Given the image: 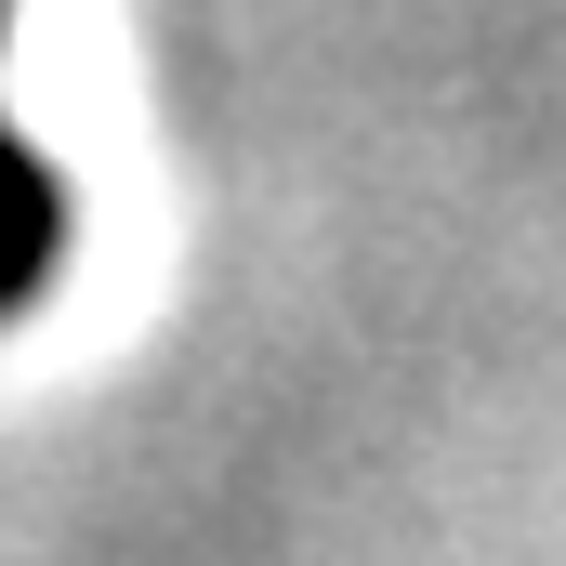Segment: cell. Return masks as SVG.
Wrapping results in <instances>:
<instances>
[{
	"label": "cell",
	"mask_w": 566,
	"mask_h": 566,
	"mask_svg": "<svg viewBox=\"0 0 566 566\" xmlns=\"http://www.w3.org/2000/svg\"><path fill=\"white\" fill-rule=\"evenodd\" d=\"M0 40H13V0H0Z\"/></svg>",
	"instance_id": "2"
},
{
	"label": "cell",
	"mask_w": 566,
	"mask_h": 566,
	"mask_svg": "<svg viewBox=\"0 0 566 566\" xmlns=\"http://www.w3.org/2000/svg\"><path fill=\"white\" fill-rule=\"evenodd\" d=\"M66 224H80L66 171L13 133V106H0V316H27V303L53 290V264H66Z\"/></svg>",
	"instance_id": "1"
}]
</instances>
